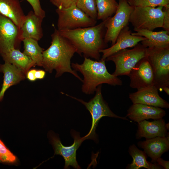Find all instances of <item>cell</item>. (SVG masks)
Instances as JSON below:
<instances>
[{"label":"cell","instance_id":"cell-1","mask_svg":"<svg viewBox=\"0 0 169 169\" xmlns=\"http://www.w3.org/2000/svg\"><path fill=\"white\" fill-rule=\"evenodd\" d=\"M105 23L104 21L91 27L58 30L62 36L74 46L76 53L99 61L100 59V51L108 46L104 40L106 31Z\"/></svg>","mask_w":169,"mask_h":169},{"label":"cell","instance_id":"cell-2","mask_svg":"<svg viewBox=\"0 0 169 169\" xmlns=\"http://www.w3.org/2000/svg\"><path fill=\"white\" fill-rule=\"evenodd\" d=\"M51 37L50 45L43 52L42 67L49 73L55 70L56 78L61 76L65 73H69L82 82L83 79L71 66V59L77 52L74 46L62 36L57 29L55 28Z\"/></svg>","mask_w":169,"mask_h":169},{"label":"cell","instance_id":"cell-3","mask_svg":"<svg viewBox=\"0 0 169 169\" xmlns=\"http://www.w3.org/2000/svg\"><path fill=\"white\" fill-rule=\"evenodd\" d=\"M84 58L82 64H71L72 69L79 72L83 76L81 87L83 93L87 95L93 94L97 87L103 84L112 86L122 84V81L120 78L108 72L105 60L94 61L90 58Z\"/></svg>","mask_w":169,"mask_h":169},{"label":"cell","instance_id":"cell-4","mask_svg":"<svg viewBox=\"0 0 169 169\" xmlns=\"http://www.w3.org/2000/svg\"><path fill=\"white\" fill-rule=\"evenodd\" d=\"M101 87L102 85L97 87L95 91V95L87 102L65 94L67 96L81 103L90 113L92 119L91 126L89 132L84 137L87 139H91L95 141L97 139V135L95 131L96 128L99 120L102 117L108 116L128 120L125 117L119 116L112 111L107 103L103 99L101 92Z\"/></svg>","mask_w":169,"mask_h":169},{"label":"cell","instance_id":"cell-5","mask_svg":"<svg viewBox=\"0 0 169 169\" xmlns=\"http://www.w3.org/2000/svg\"><path fill=\"white\" fill-rule=\"evenodd\" d=\"M146 57L152 68L154 85L169 86V46L147 48Z\"/></svg>","mask_w":169,"mask_h":169},{"label":"cell","instance_id":"cell-6","mask_svg":"<svg viewBox=\"0 0 169 169\" xmlns=\"http://www.w3.org/2000/svg\"><path fill=\"white\" fill-rule=\"evenodd\" d=\"M163 7L162 6L134 7L129 20L134 27V30L153 31L157 28H162Z\"/></svg>","mask_w":169,"mask_h":169},{"label":"cell","instance_id":"cell-7","mask_svg":"<svg viewBox=\"0 0 169 169\" xmlns=\"http://www.w3.org/2000/svg\"><path fill=\"white\" fill-rule=\"evenodd\" d=\"M147 48L139 43L131 49H125L107 57L105 60L115 64L114 76H128L131 69L141 59L146 57Z\"/></svg>","mask_w":169,"mask_h":169},{"label":"cell","instance_id":"cell-8","mask_svg":"<svg viewBox=\"0 0 169 169\" xmlns=\"http://www.w3.org/2000/svg\"><path fill=\"white\" fill-rule=\"evenodd\" d=\"M58 30L73 29L95 25L97 20L86 14L74 4L67 8L56 9Z\"/></svg>","mask_w":169,"mask_h":169},{"label":"cell","instance_id":"cell-9","mask_svg":"<svg viewBox=\"0 0 169 169\" xmlns=\"http://www.w3.org/2000/svg\"><path fill=\"white\" fill-rule=\"evenodd\" d=\"M133 8L127 0H119L118 8L114 15L105 20L106 31L104 40L106 43H111V45L115 43L121 31L128 26Z\"/></svg>","mask_w":169,"mask_h":169},{"label":"cell","instance_id":"cell-10","mask_svg":"<svg viewBox=\"0 0 169 169\" xmlns=\"http://www.w3.org/2000/svg\"><path fill=\"white\" fill-rule=\"evenodd\" d=\"M71 134L74 141L72 145L69 146L63 145L59 137L53 132H50L49 136L50 142L54 150V155L61 156L65 161L64 169L69 168L72 166L75 169H81L77 162L76 151L86 137H81L79 132L74 130L71 131Z\"/></svg>","mask_w":169,"mask_h":169},{"label":"cell","instance_id":"cell-11","mask_svg":"<svg viewBox=\"0 0 169 169\" xmlns=\"http://www.w3.org/2000/svg\"><path fill=\"white\" fill-rule=\"evenodd\" d=\"M21 42L18 28L10 19L0 14L1 56L12 49H18Z\"/></svg>","mask_w":169,"mask_h":169},{"label":"cell","instance_id":"cell-12","mask_svg":"<svg viewBox=\"0 0 169 169\" xmlns=\"http://www.w3.org/2000/svg\"><path fill=\"white\" fill-rule=\"evenodd\" d=\"M128 76L131 87L137 90L154 85V77L151 66L146 57L140 60Z\"/></svg>","mask_w":169,"mask_h":169},{"label":"cell","instance_id":"cell-13","mask_svg":"<svg viewBox=\"0 0 169 169\" xmlns=\"http://www.w3.org/2000/svg\"><path fill=\"white\" fill-rule=\"evenodd\" d=\"M137 90L129 95L133 104H141L166 109L169 108V103L159 96L158 89L154 85Z\"/></svg>","mask_w":169,"mask_h":169},{"label":"cell","instance_id":"cell-14","mask_svg":"<svg viewBox=\"0 0 169 169\" xmlns=\"http://www.w3.org/2000/svg\"><path fill=\"white\" fill-rule=\"evenodd\" d=\"M131 33L128 26L124 28L119 33L114 44L100 51V53H102L100 59L105 61L107 57L114 53L125 49L133 47L140 42L146 39L143 37L132 35Z\"/></svg>","mask_w":169,"mask_h":169},{"label":"cell","instance_id":"cell-15","mask_svg":"<svg viewBox=\"0 0 169 169\" xmlns=\"http://www.w3.org/2000/svg\"><path fill=\"white\" fill-rule=\"evenodd\" d=\"M44 18L30 11L26 15L20 28H19V38L21 41L26 38L39 41L43 37L42 22Z\"/></svg>","mask_w":169,"mask_h":169},{"label":"cell","instance_id":"cell-16","mask_svg":"<svg viewBox=\"0 0 169 169\" xmlns=\"http://www.w3.org/2000/svg\"><path fill=\"white\" fill-rule=\"evenodd\" d=\"M166 112L161 108L141 104H134L127 110L126 116L138 123L149 119L154 120L162 118Z\"/></svg>","mask_w":169,"mask_h":169},{"label":"cell","instance_id":"cell-17","mask_svg":"<svg viewBox=\"0 0 169 169\" xmlns=\"http://www.w3.org/2000/svg\"><path fill=\"white\" fill-rule=\"evenodd\" d=\"M137 137L150 139L156 137H165L167 129L163 119L150 122L143 120L138 123Z\"/></svg>","mask_w":169,"mask_h":169},{"label":"cell","instance_id":"cell-18","mask_svg":"<svg viewBox=\"0 0 169 169\" xmlns=\"http://www.w3.org/2000/svg\"><path fill=\"white\" fill-rule=\"evenodd\" d=\"M0 72L3 74V80L0 91V101L6 91L11 86L16 84L25 79L26 75L13 64L7 62L0 64Z\"/></svg>","mask_w":169,"mask_h":169},{"label":"cell","instance_id":"cell-19","mask_svg":"<svg viewBox=\"0 0 169 169\" xmlns=\"http://www.w3.org/2000/svg\"><path fill=\"white\" fill-rule=\"evenodd\" d=\"M139 146L143 148L145 153L152 159V161H156L157 159L167 151L169 148V137H156L147 139L146 141L140 142Z\"/></svg>","mask_w":169,"mask_h":169},{"label":"cell","instance_id":"cell-20","mask_svg":"<svg viewBox=\"0 0 169 169\" xmlns=\"http://www.w3.org/2000/svg\"><path fill=\"white\" fill-rule=\"evenodd\" d=\"M131 33L133 35L144 37L146 39L141 42L146 48L153 47H164L169 46V32L166 30L158 32L147 29H140Z\"/></svg>","mask_w":169,"mask_h":169},{"label":"cell","instance_id":"cell-21","mask_svg":"<svg viewBox=\"0 0 169 169\" xmlns=\"http://www.w3.org/2000/svg\"><path fill=\"white\" fill-rule=\"evenodd\" d=\"M0 14L10 19L18 28L25 16L19 0H0Z\"/></svg>","mask_w":169,"mask_h":169},{"label":"cell","instance_id":"cell-22","mask_svg":"<svg viewBox=\"0 0 169 169\" xmlns=\"http://www.w3.org/2000/svg\"><path fill=\"white\" fill-rule=\"evenodd\" d=\"M5 62L16 66L24 74L36 65L28 56L17 49H12L1 56Z\"/></svg>","mask_w":169,"mask_h":169},{"label":"cell","instance_id":"cell-23","mask_svg":"<svg viewBox=\"0 0 169 169\" xmlns=\"http://www.w3.org/2000/svg\"><path fill=\"white\" fill-rule=\"evenodd\" d=\"M129 152L133 159V161L128 166V168L138 169L142 167L148 169L161 168V167L156 164H153L147 161L145 153L138 149L134 145L130 147Z\"/></svg>","mask_w":169,"mask_h":169},{"label":"cell","instance_id":"cell-24","mask_svg":"<svg viewBox=\"0 0 169 169\" xmlns=\"http://www.w3.org/2000/svg\"><path fill=\"white\" fill-rule=\"evenodd\" d=\"M38 41L31 38L24 39L23 53L29 57L35 63L36 65L42 66L44 49L38 44Z\"/></svg>","mask_w":169,"mask_h":169},{"label":"cell","instance_id":"cell-25","mask_svg":"<svg viewBox=\"0 0 169 169\" xmlns=\"http://www.w3.org/2000/svg\"><path fill=\"white\" fill-rule=\"evenodd\" d=\"M97 20L104 21L112 17L117 9L118 3L116 0H96Z\"/></svg>","mask_w":169,"mask_h":169},{"label":"cell","instance_id":"cell-26","mask_svg":"<svg viewBox=\"0 0 169 169\" xmlns=\"http://www.w3.org/2000/svg\"><path fill=\"white\" fill-rule=\"evenodd\" d=\"M76 5L88 16L97 20L96 0H77Z\"/></svg>","mask_w":169,"mask_h":169},{"label":"cell","instance_id":"cell-27","mask_svg":"<svg viewBox=\"0 0 169 169\" xmlns=\"http://www.w3.org/2000/svg\"><path fill=\"white\" fill-rule=\"evenodd\" d=\"M129 4L133 7H165L169 6V0H127Z\"/></svg>","mask_w":169,"mask_h":169},{"label":"cell","instance_id":"cell-28","mask_svg":"<svg viewBox=\"0 0 169 169\" xmlns=\"http://www.w3.org/2000/svg\"><path fill=\"white\" fill-rule=\"evenodd\" d=\"M17 161V157L0 139V163L14 164H16Z\"/></svg>","mask_w":169,"mask_h":169},{"label":"cell","instance_id":"cell-29","mask_svg":"<svg viewBox=\"0 0 169 169\" xmlns=\"http://www.w3.org/2000/svg\"><path fill=\"white\" fill-rule=\"evenodd\" d=\"M32 7L34 12L38 16L44 18L45 17V11L42 8L40 0H25Z\"/></svg>","mask_w":169,"mask_h":169},{"label":"cell","instance_id":"cell-30","mask_svg":"<svg viewBox=\"0 0 169 169\" xmlns=\"http://www.w3.org/2000/svg\"><path fill=\"white\" fill-rule=\"evenodd\" d=\"M58 8H67L76 4L77 0H49Z\"/></svg>","mask_w":169,"mask_h":169},{"label":"cell","instance_id":"cell-31","mask_svg":"<svg viewBox=\"0 0 169 169\" xmlns=\"http://www.w3.org/2000/svg\"><path fill=\"white\" fill-rule=\"evenodd\" d=\"M164 16L162 28L169 32V6L164 7Z\"/></svg>","mask_w":169,"mask_h":169},{"label":"cell","instance_id":"cell-32","mask_svg":"<svg viewBox=\"0 0 169 169\" xmlns=\"http://www.w3.org/2000/svg\"><path fill=\"white\" fill-rule=\"evenodd\" d=\"M36 70L30 69L26 73V77L30 81L33 82L37 80L35 76Z\"/></svg>","mask_w":169,"mask_h":169},{"label":"cell","instance_id":"cell-33","mask_svg":"<svg viewBox=\"0 0 169 169\" xmlns=\"http://www.w3.org/2000/svg\"><path fill=\"white\" fill-rule=\"evenodd\" d=\"M46 75L45 71L43 70H36L35 76L37 79H44Z\"/></svg>","mask_w":169,"mask_h":169},{"label":"cell","instance_id":"cell-34","mask_svg":"<svg viewBox=\"0 0 169 169\" xmlns=\"http://www.w3.org/2000/svg\"><path fill=\"white\" fill-rule=\"evenodd\" d=\"M158 164L162 166L165 169H168L169 167V162L165 161L160 157L158 158L156 160Z\"/></svg>","mask_w":169,"mask_h":169},{"label":"cell","instance_id":"cell-35","mask_svg":"<svg viewBox=\"0 0 169 169\" xmlns=\"http://www.w3.org/2000/svg\"><path fill=\"white\" fill-rule=\"evenodd\" d=\"M162 89L168 95H169V86H166L163 87Z\"/></svg>","mask_w":169,"mask_h":169}]
</instances>
